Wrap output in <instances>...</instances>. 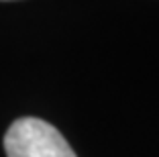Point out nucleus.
Listing matches in <instances>:
<instances>
[{"instance_id": "nucleus-1", "label": "nucleus", "mask_w": 159, "mask_h": 157, "mask_svg": "<svg viewBox=\"0 0 159 157\" xmlns=\"http://www.w3.org/2000/svg\"><path fill=\"white\" fill-rule=\"evenodd\" d=\"M6 157H78L66 137L47 120L16 118L4 135Z\"/></svg>"}]
</instances>
